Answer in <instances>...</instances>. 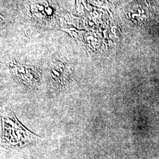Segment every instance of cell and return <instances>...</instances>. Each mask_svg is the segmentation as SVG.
<instances>
[{"instance_id": "3", "label": "cell", "mask_w": 159, "mask_h": 159, "mask_svg": "<svg viewBox=\"0 0 159 159\" xmlns=\"http://www.w3.org/2000/svg\"><path fill=\"white\" fill-rule=\"evenodd\" d=\"M52 77L58 85L64 86L68 84L70 75L63 63L58 61L52 68Z\"/></svg>"}, {"instance_id": "1", "label": "cell", "mask_w": 159, "mask_h": 159, "mask_svg": "<svg viewBox=\"0 0 159 159\" xmlns=\"http://www.w3.org/2000/svg\"><path fill=\"white\" fill-rule=\"evenodd\" d=\"M3 117L4 137L11 144H23L30 140L35 135L25 129L10 111Z\"/></svg>"}, {"instance_id": "2", "label": "cell", "mask_w": 159, "mask_h": 159, "mask_svg": "<svg viewBox=\"0 0 159 159\" xmlns=\"http://www.w3.org/2000/svg\"><path fill=\"white\" fill-rule=\"evenodd\" d=\"M14 67H15L14 73L17 79L24 84L29 87H34L39 83L40 73L36 70L20 66Z\"/></svg>"}]
</instances>
